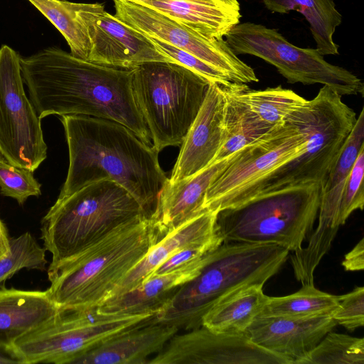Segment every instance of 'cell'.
Masks as SVG:
<instances>
[{
  "mask_svg": "<svg viewBox=\"0 0 364 364\" xmlns=\"http://www.w3.org/2000/svg\"><path fill=\"white\" fill-rule=\"evenodd\" d=\"M363 148V108L321 186L318 224L311 235L307 246L293 252L290 257L294 276L301 284L314 282V271L330 249L341 226L338 211L342 192L348 176Z\"/></svg>",
  "mask_w": 364,
  "mask_h": 364,
  "instance_id": "obj_14",
  "label": "cell"
},
{
  "mask_svg": "<svg viewBox=\"0 0 364 364\" xmlns=\"http://www.w3.org/2000/svg\"><path fill=\"white\" fill-rule=\"evenodd\" d=\"M77 15L90 41L87 61L127 70L149 62L173 63L146 36L107 12L103 4L80 3Z\"/></svg>",
  "mask_w": 364,
  "mask_h": 364,
  "instance_id": "obj_16",
  "label": "cell"
},
{
  "mask_svg": "<svg viewBox=\"0 0 364 364\" xmlns=\"http://www.w3.org/2000/svg\"><path fill=\"white\" fill-rule=\"evenodd\" d=\"M306 138L286 121L235 153L208 187L206 210L220 212L250 200L257 184L271 171L301 154Z\"/></svg>",
  "mask_w": 364,
  "mask_h": 364,
  "instance_id": "obj_10",
  "label": "cell"
},
{
  "mask_svg": "<svg viewBox=\"0 0 364 364\" xmlns=\"http://www.w3.org/2000/svg\"><path fill=\"white\" fill-rule=\"evenodd\" d=\"M338 298V307L331 315L337 324L349 331L362 327L364 325V287H358Z\"/></svg>",
  "mask_w": 364,
  "mask_h": 364,
  "instance_id": "obj_36",
  "label": "cell"
},
{
  "mask_svg": "<svg viewBox=\"0 0 364 364\" xmlns=\"http://www.w3.org/2000/svg\"><path fill=\"white\" fill-rule=\"evenodd\" d=\"M127 1H134V0H127Z\"/></svg>",
  "mask_w": 364,
  "mask_h": 364,
  "instance_id": "obj_41",
  "label": "cell"
},
{
  "mask_svg": "<svg viewBox=\"0 0 364 364\" xmlns=\"http://www.w3.org/2000/svg\"><path fill=\"white\" fill-rule=\"evenodd\" d=\"M299 364H364V339L330 331Z\"/></svg>",
  "mask_w": 364,
  "mask_h": 364,
  "instance_id": "obj_31",
  "label": "cell"
},
{
  "mask_svg": "<svg viewBox=\"0 0 364 364\" xmlns=\"http://www.w3.org/2000/svg\"><path fill=\"white\" fill-rule=\"evenodd\" d=\"M46 249L26 232L10 240V252L0 257V284L22 269L45 271Z\"/></svg>",
  "mask_w": 364,
  "mask_h": 364,
  "instance_id": "obj_32",
  "label": "cell"
},
{
  "mask_svg": "<svg viewBox=\"0 0 364 364\" xmlns=\"http://www.w3.org/2000/svg\"><path fill=\"white\" fill-rule=\"evenodd\" d=\"M222 243V242H213L183 248L159 264L148 278L171 272L190 262L198 260L217 248Z\"/></svg>",
  "mask_w": 364,
  "mask_h": 364,
  "instance_id": "obj_37",
  "label": "cell"
},
{
  "mask_svg": "<svg viewBox=\"0 0 364 364\" xmlns=\"http://www.w3.org/2000/svg\"><path fill=\"white\" fill-rule=\"evenodd\" d=\"M232 155L210 164L191 178L173 184L168 181L156 210L150 218L162 237L206 211L204 203L207 190Z\"/></svg>",
  "mask_w": 364,
  "mask_h": 364,
  "instance_id": "obj_21",
  "label": "cell"
},
{
  "mask_svg": "<svg viewBox=\"0 0 364 364\" xmlns=\"http://www.w3.org/2000/svg\"><path fill=\"white\" fill-rule=\"evenodd\" d=\"M19 363L18 360L9 352L0 348V364Z\"/></svg>",
  "mask_w": 364,
  "mask_h": 364,
  "instance_id": "obj_40",
  "label": "cell"
},
{
  "mask_svg": "<svg viewBox=\"0 0 364 364\" xmlns=\"http://www.w3.org/2000/svg\"><path fill=\"white\" fill-rule=\"evenodd\" d=\"M148 364H288L254 343L245 333H218L200 326L173 336Z\"/></svg>",
  "mask_w": 364,
  "mask_h": 364,
  "instance_id": "obj_15",
  "label": "cell"
},
{
  "mask_svg": "<svg viewBox=\"0 0 364 364\" xmlns=\"http://www.w3.org/2000/svg\"><path fill=\"white\" fill-rule=\"evenodd\" d=\"M63 35L70 53L87 60L90 41L87 29L77 15L80 3L66 0H28Z\"/></svg>",
  "mask_w": 364,
  "mask_h": 364,
  "instance_id": "obj_30",
  "label": "cell"
},
{
  "mask_svg": "<svg viewBox=\"0 0 364 364\" xmlns=\"http://www.w3.org/2000/svg\"><path fill=\"white\" fill-rule=\"evenodd\" d=\"M138 108L159 152L182 144L205 97L209 82L186 67L149 62L132 70Z\"/></svg>",
  "mask_w": 364,
  "mask_h": 364,
  "instance_id": "obj_8",
  "label": "cell"
},
{
  "mask_svg": "<svg viewBox=\"0 0 364 364\" xmlns=\"http://www.w3.org/2000/svg\"><path fill=\"white\" fill-rule=\"evenodd\" d=\"M154 317L123 331L77 358L72 364H148L178 331Z\"/></svg>",
  "mask_w": 364,
  "mask_h": 364,
  "instance_id": "obj_19",
  "label": "cell"
},
{
  "mask_svg": "<svg viewBox=\"0 0 364 364\" xmlns=\"http://www.w3.org/2000/svg\"><path fill=\"white\" fill-rule=\"evenodd\" d=\"M161 238L149 218L118 227L75 255L48 266L50 299L62 311L102 306Z\"/></svg>",
  "mask_w": 364,
  "mask_h": 364,
  "instance_id": "obj_3",
  "label": "cell"
},
{
  "mask_svg": "<svg viewBox=\"0 0 364 364\" xmlns=\"http://www.w3.org/2000/svg\"><path fill=\"white\" fill-rule=\"evenodd\" d=\"M337 323L331 316H257L244 332L257 346L288 364H299Z\"/></svg>",
  "mask_w": 364,
  "mask_h": 364,
  "instance_id": "obj_17",
  "label": "cell"
},
{
  "mask_svg": "<svg viewBox=\"0 0 364 364\" xmlns=\"http://www.w3.org/2000/svg\"><path fill=\"white\" fill-rule=\"evenodd\" d=\"M272 13L301 14L310 26L316 49L322 55H338V45L333 41L336 28L342 23V15L333 0H262Z\"/></svg>",
  "mask_w": 364,
  "mask_h": 364,
  "instance_id": "obj_26",
  "label": "cell"
},
{
  "mask_svg": "<svg viewBox=\"0 0 364 364\" xmlns=\"http://www.w3.org/2000/svg\"><path fill=\"white\" fill-rule=\"evenodd\" d=\"M108 335L106 321L95 311L59 313L54 319L17 339L9 352L23 364H71Z\"/></svg>",
  "mask_w": 364,
  "mask_h": 364,
  "instance_id": "obj_13",
  "label": "cell"
},
{
  "mask_svg": "<svg viewBox=\"0 0 364 364\" xmlns=\"http://www.w3.org/2000/svg\"><path fill=\"white\" fill-rule=\"evenodd\" d=\"M60 117L69 167L58 197L98 181L112 180L129 191L151 218L168 181L154 146L112 120L87 115Z\"/></svg>",
  "mask_w": 364,
  "mask_h": 364,
  "instance_id": "obj_2",
  "label": "cell"
},
{
  "mask_svg": "<svg viewBox=\"0 0 364 364\" xmlns=\"http://www.w3.org/2000/svg\"><path fill=\"white\" fill-rule=\"evenodd\" d=\"M263 286L246 285L230 293L204 315L202 326L218 333H244L268 300Z\"/></svg>",
  "mask_w": 364,
  "mask_h": 364,
  "instance_id": "obj_25",
  "label": "cell"
},
{
  "mask_svg": "<svg viewBox=\"0 0 364 364\" xmlns=\"http://www.w3.org/2000/svg\"><path fill=\"white\" fill-rule=\"evenodd\" d=\"M145 35V34H144ZM162 54L174 63L183 65L205 79L209 83H217L222 87L229 86L232 82L226 75L196 56L177 48L162 41L145 35Z\"/></svg>",
  "mask_w": 364,
  "mask_h": 364,
  "instance_id": "obj_34",
  "label": "cell"
},
{
  "mask_svg": "<svg viewBox=\"0 0 364 364\" xmlns=\"http://www.w3.org/2000/svg\"><path fill=\"white\" fill-rule=\"evenodd\" d=\"M364 205V148L360 151L348 176L341 195L338 222L345 224L350 214Z\"/></svg>",
  "mask_w": 364,
  "mask_h": 364,
  "instance_id": "obj_35",
  "label": "cell"
},
{
  "mask_svg": "<svg viewBox=\"0 0 364 364\" xmlns=\"http://www.w3.org/2000/svg\"><path fill=\"white\" fill-rule=\"evenodd\" d=\"M20 56L0 48V153L11 164L34 171L46 159L41 119L27 97Z\"/></svg>",
  "mask_w": 364,
  "mask_h": 364,
  "instance_id": "obj_11",
  "label": "cell"
},
{
  "mask_svg": "<svg viewBox=\"0 0 364 364\" xmlns=\"http://www.w3.org/2000/svg\"><path fill=\"white\" fill-rule=\"evenodd\" d=\"M144 217L149 218L138 200L112 180L98 181L58 197L41 220L43 247L52 255L49 266Z\"/></svg>",
  "mask_w": 364,
  "mask_h": 364,
  "instance_id": "obj_5",
  "label": "cell"
},
{
  "mask_svg": "<svg viewBox=\"0 0 364 364\" xmlns=\"http://www.w3.org/2000/svg\"><path fill=\"white\" fill-rule=\"evenodd\" d=\"M339 305L338 296L302 285L296 292L284 296H269L259 316L313 317L331 316Z\"/></svg>",
  "mask_w": 364,
  "mask_h": 364,
  "instance_id": "obj_29",
  "label": "cell"
},
{
  "mask_svg": "<svg viewBox=\"0 0 364 364\" xmlns=\"http://www.w3.org/2000/svg\"><path fill=\"white\" fill-rule=\"evenodd\" d=\"M223 88L225 94L223 140L220 148L210 164L234 154L272 127L260 120L227 87Z\"/></svg>",
  "mask_w": 364,
  "mask_h": 364,
  "instance_id": "obj_27",
  "label": "cell"
},
{
  "mask_svg": "<svg viewBox=\"0 0 364 364\" xmlns=\"http://www.w3.org/2000/svg\"><path fill=\"white\" fill-rule=\"evenodd\" d=\"M208 255L171 272L151 277L135 289L107 301L97 308L106 313L156 315L182 285L200 273Z\"/></svg>",
  "mask_w": 364,
  "mask_h": 364,
  "instance_id": "obj_24",
  "label": "cell"
},
{
  "mask_svg": "<svg viewBox=\"0 0 364 364\" xmlns=\"http://www.w3.org/2000/svg\"><path fill=\"white\" fill-rule=\"evenodd\" d=\"M59 313L47 289L24 290L1 287L0 348L9 352L17 339L54 319Z\"/></svg>",
  "mask_w": 364,
  "mask_h": 364,
  "instance_id": "obj_23",
  "label": "cell"
},
{
  "mask_svg": "<svg viewBox=\"0 0 364 364\" xmlns=\"http://www.w3.org/2000/svg\"><path fill=\"white\" fill-rule=\"evenodd\" d=\"M356 119V113L341 96L323 85L315 97L306 100L287 119L306 136L304 151L268 173L252 198L288 187L322 186Z\"/></svg>",
  "mask_w": 364,
  "mask_h": 364,
  "instance_id": "obj_6",
  "label": "cell"
},
{
  "mask_svg": "<svg viewBox=\"0 0 364 364\" xmlns=\"http://www.w3.org/2000/svg\"><path fill=\"white\" fill-rule=\"evenodd\" d=\"M114 16L154 38L196 56L223 72L232 82H258L254 70L240 60L224 38L209 39L146 6L127 0H113Z\"/></svg>",
  "mask_w": 364,
  "mask_h": 364,
  "instance_id": "obj_12",
  "label": "cell"
},
{
  "mask_svg": "<svg viewBox=\"0 0 364 364\" xmlns=\"http://www.w3.org/2000/svg\"><path fill=\"white\" fill-rule=\"evenodd\" d=\"M227 87L260 120L270 127L285 122L288 117L306 101L294 91L281 85L255 90L245 84L232 82Z\"/></svg>",
  "mask_w": 364,
  "mask_h": 364,
  "instance_id": "obj_28",
  "label": "cell"
},
{
  "mask_svg": "<svg viewBox=\"0 0 364 364\" xmlns=\"http://www.w3.org/2000/svg\"><path fill=\"white\" fill-rule=\"evenodd\" d=\"M321 185L263 193L218 213L223 242L270 244L294 252L302 247L318 213Z\"/></svg>",
  "mask_w": 364,
  "mask_h": 364,
  "instance_id": "obj_7",
  "label": "cell"
},
{
  "mask_svg": "<svg viewBox=\"0 0 364 364\" xmlns=\"http://www.w3.org/2000/svg\"><path fill=\"white\" fill-rule=\"evenodd\" d=\"M218 213L206 210L166 234L127 274L108 300L139 286L159 264L183 248L213 242H223L217 225Z\"/></svg>",
  "mask_w": 364,
  "mask_h": 364,
  "instance_id": "obj_20",
  "label": "cell"
},
{
  "mask_svg": "<svg viewBox=\"0 0 364 364\" xmlns=\"http://www.w3.org/2000/svg\"><path fill=\"white\" fill-rule=\"evenodd\" d=\"M209 39L223 38L240 23L238 0H134Z\"/></svg>",
  "mask_w": 364,
  "mask_h": 364,
  "instance_id": "obj_22",
  "label": "cell"
},
{
  "mask_svg": "<svg viewBox=\"0 0 364 364\" xmlns=\"http://www.w3.org/2000/svg\"><path fill=\"white\" fill-rule=\"evenodd\" d=\"M33 173L11 164L0 153V194L14 198L20 205L30 196H39L41 185Z\"/></svg>",
  "mask_w": 364,
  "mask_h": 364,
  "instance_id": "obj_33",
  "label": "cell"
},
{
  "mask_svg": "<svg viewBox=\"0 0 364 364\" xmlns=\"http://www.w3.org/2000/svg\"><path fill=\"white\" fill-rule=\"evenodd\" d=\"M10 240L6 228L0 219V257L9 253Z\"/></svg>",
  "mask_w": 364,
  "mask_h": 364,
  "instance_id": "obj_39",
  "label": "cell"
},
{
  "mask_svg": "<svg viewBox=\"0 0 364 364\" xmlns=\"http://www.w3.org/2000/svg\"><path fill=\"white\" fill-rule=\"evenodd\" d=\"M225 38L237 55L248 54L264 60L289 83L321 84L341 96L363 95L364 85L358 76L327 62L316 48L293 45L277 29L252 22L239 23Z\"/></svg>",
  "mask_w": 364,
  "mask_h": 364,
  "instance_id": "obj_9",
  "label": "cell"
},
{
  "mask_svg": "<svg viewBox=\"0 0 364 364\" xmlns=\"http://www.w3.org/2000/svg\"><path fill=\"white\" fill-rule=\"evenodd\" d=\"M21 71L39 118L75 114L119 122L148 145L150 133L132 90V70L94 63L60 48L20 58Z\"/></svg>",
  "mask_w": 364,
  "mask_h": 364,
  "instance_id": "obj_1",
  "label": "cell"
},
{
  "mask_svg": "<svg viewBox=\"0 0 364 364\" xmlns=\"http://www.w3.org/2000/svg\"><path fill=\"white\" fill-rule=\"evenodd\" d=\"M289 251L276 245L223 242L208 253L200 273L182 285L154 317L190 331L220 299L246 285L264 284L286 262Z\"/></svg>",
  "mask_w": 364,
  "mask_h": 364,
  "instance_id": "obj_4",
  "label": "cell"
},
{
  "mask_svg": "<svg viewBox=\"0 0 364 364\" xmlns=\"http://www.w3.org/2000/svg\"><path fill=\"white\" fill-rule=\"evenodd\" d=\"M342 266L346 271H359L364 268V239L347 253L342 262Z\"/></svg>",
  "mask_w": 364,
  "mask_h": 364,
  "instance_id": "obj_38",
  "label": "cell"
},
{
  "mask_svg": "<svg viewBox=\"0 0 364 364\" xmlns=\"http://www.w3.org/2000/svg\"><path fill=\"white\" fill-rule=\"evenodd\" d=\"M224 104L223 87L209 83L200 110L181 144L169 183L191 178L210 165L222 144Z\"/></svg>",
  "mask_w": 364,
  "mask_h": 364,
  "instance_id": "obj_18",
  "label": "cell"
}]
</instances>
